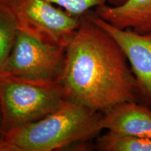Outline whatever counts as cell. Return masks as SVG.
<instances>
[{"label":"cell","mask_w":151,"mask_h":151,"mask_svg":"<svg viewBox=\"0 0 151 151\" xmlns=\"http://www.w3.org/2000/svg\"><path fill=\"white\" fill-rule=\"evenodd\" d=\"M58 82L65 100L99 112L122 101L141 102L137 80L124 52L86 14L66 48Z\"/></svg>","instance_id":"cell-1"},{"label":"cell","mask_w":151,"mask_h":151,"mask_svg":"<svg viewBox=\"0 0 151 151\" xmlns=\"http://www.w3.org/2000/svg\"><path fill=\"white\" fill-rule=\"evenodd\" d=\"M102 113L65 100L41 120L1 134L0 151H53L90 142L103 129Z\"/></svg>","instance_id":"cell-2"},{"label":"cell","mask_w":151,"mask_h":151,"mask_svg":"<svg viewBox=\"0 0 151 151\" xmlns=\"http://www.w3.org/2000/svg\"><path fill=\"white\" fill-rule=\"evenodd\" d=\"M65 101L63 88L58 82L34 83L0 76L2 133L45 118Z\"/></svg>","instance_id":"cell-3"},{"label":"cell","mask_w":151,"mask_h":151,"mask_svg":"<svg viewBox=\"0 0 151 151\" xmlns=\"http://www.w3.org/2000/svg\"><path fill=\"white\" fill-rule=\"evenodd\" d=\"M0 5L13 14L19 31L52 46L67 48L80 22L81 17L45 0H0Z\"/></svg>","instance_id":"cell-4"},{"label":"cell","mask_w":151,"mask_h":151,"mask_svg":"<svg viewBox=\"0 0 151 151\" xmlns=\"http://www.w3.org/2000/svg\"><path fill=\"white\" fill-rule=\"evenodd\" d=\"M66 47L52 46L19 31L0 76L34 83L58 82L64 66Z\"/></svg>","instance_id":"cell-5"},{"label":"cell","mask_w":151,"mask_h":151,"mask_svg":"<svg viewBox=\"0 0 151 151\" xmlns=\"http://www.w3.org/2000/svg\"><path fill=\"white\" fill-rule=\"evenodd\" d=\"M86 15L121 48L137 80L141 102L151 108V32L140 34L130 29H120L99 18L93 9Z\"/></svg>","instance_id":"cell-6"},{"label":"cell","mask_w":151,"mask_h":151,"mask_svg":"<svg viewBox=\"0 0 151 151\" xmlns=\"http://www.w3.org/2000/svg\"><path fill=\"white\" fill-rule=\"evenodd\" d=\"M103 129L119 135L151 139V108L140 101L117 103L101 112Z\"/></svg>","instance_id":"cell-7"},{"label":"cell","mask_w":151,"mask_h":151,"mask_svg":"<svg viewBox=\"0 0 151 151\" xmlns=\"http://www.w3.org/2000/svg\"><path fill=\"white\" fill-rule=\"evenodd\" d=\"M94 11L99 18L120 29L151 32V0H127L119 6L104 4Z\"/></svg>","instance_id":"cell-8"},{"label":"cell","mask_w":151,"mask_h":151,"mask_svg":"<svg viewBox=\"0 0 151 151\" xmlns=\"http://www.w3.org/2000/svg\"><path fill=\"white\" fill-rule=\"evenodd\" d=\"M95 147L100 151H151V139L119 135L107 132L96 138Z\"/></svg>","instance_id":"cell-9"},{"label":"cell","mask_w":151,"mask_h":151,"mask_svg":"<svg viewBox=\"0 0 151 151\" xmlns=\"http://www.w3.org/2000/svg\"><path fill=\"white\" fill-rule=\"evenodd\" d=\"M18 32L14 16L0 5V70L12 51Z\"/></svg>","instance_id":"cell-10"},{"label":"cell","mask_w":151,"mask_h":151,"mask_svg":"<svg viewBox=\"0 0 151 151\" xmlns=\"http://www.w3.org/2000/svg\"><path fill=\"white\" fill-rule=\"evenodd\" d=\"M65 10L71 16L80 18L88 11L104 4L106 0H45Z\"/></svg>","instance_id":"cell-11"},{"label":"cell","mask_w":151,"mask_h":151,"mask_svg":"<svg viewBox=\"0 0 151 151\" xmlns=\"http://www.w3.org/2000/svg\"><path fill=\"white\" fill-rule=\"evenodd\" d=\"M127 0H106V4L111 6H119L124 4Z\"/></svg>","instance_id":"cell-12"},{"label":"cell","mask_w":151,"mask_h":151,"mask_svg":"<svg viewBox=\"0 0 151 151\" xmlns=\"http://www.w3.org/2000/svg\"><path fill=\"white\" fill-rule=\"evenodd\" d=\"M1 133H2V124H1V113L0 109V137L1 136Z\"/></svg>","instance_id":"cell-13"}]
</instances>
